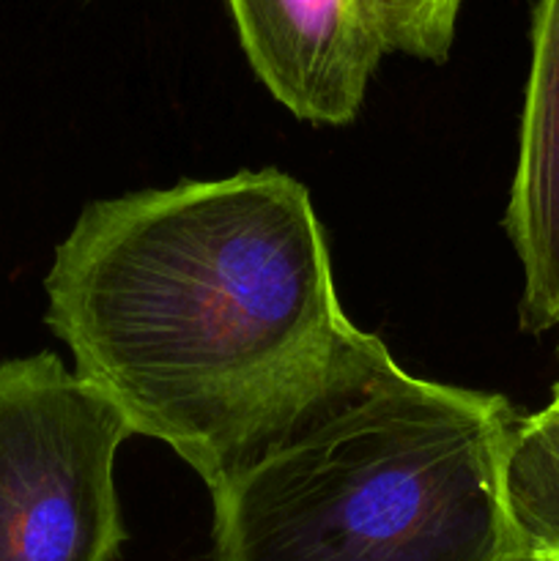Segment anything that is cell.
I'll list each match as a JSON object with an SVG mask.
<instances>
[{
    "label": "cell",
    "instance_id": "obj_1",
    "mask_svg": "<svg viewBox=\"0 0 559 561\" xmlns=\"http://www.w3.org/2000/svg\"><path fill=\"white\" fill-rule=\"evenodd\" d=\"M44 288L77 376L208 491L389 354L340 307L307 186L272 168L93 201Z\"/></svg>",
    "mask_w": 559,
    "mask_h": 561
},
{
    "label": "cell",
    "instance_id": "obj_2",
    "mask_svg": "<svg viewBox=\"0 0 559 561\" xmlns=\"http://www.w3.org/2000/svg\"><path fill=\"white\" fill-rule=\"evenodd\" d=\"M518 416L387 354L214 488V561H526L504 507Z\"/></svg>",
    "mask_w": 559,
    "mask_h": 561
},
{
    "label": "cell",
    "instance_id": "obj_3",
    "mask_svg": "<svg viewBox=\"0 0 559 561\" xmlns=\"http://www.w3.org/2000/svg\"><path fill=\"white\" fill-rule=\"evenodd\" d=\"M124 414L55 354L0 365V561H113Z\"/></svg>",
    "mask_w": 559,
    "mask_h": 561
},
{
    "label": "cell",
    "instance_id": "obj_4",
    "mask_svg": "<svg viewBox=\"0 0 559 561\" xmlns=\"http://www.w3.org/2000/svg\"><path fill=\"white\" fill-rule=\"evenodd\" d=\"M258 80L299 121L356 118L387 53L367 0H228Z\"/></svg>",
    "mask_w": 559,
    "mask_h": 561
},
{
    "label": "cell",
    "instance_id": "obj_5",
    "mask_svg": "<svg viewBox=\"0 0 559 561\" xmlns=\"http://www.w3.org/2000/svg\"><path fill=\"white\" fill-rule=\"evenodd\" d=\"M504 230L524 272L521 329L559 327V0H537L532 66L521 115Z\"/></svg>",
    "mask_w": 559,
    "mask_h": 561
},
{
    "label": "cell",
    "instance_id": "obj_6",
    "mask_svg": "<svg viewBox=\"0 0 559 561\" xmlns=\"http://www.w3.org/2000/svg\"><path fill=\"white\" fill-rule=\"evenodd\" d=\"M504 507L526 561H559V394L515 422L504 455Z\"/></svg>",
    "mask_w": 559,
    "mask_h": 561
},
{
    "label": "cell",
    "instance_id": "obj_7",
    "mask_svg": "<svg viewBox=\"0 0 559 561\" xmlns=\"http://www.w3.org/2000/svg\"><path fill=\"white\" fill-rule=\"evenodd\" d=\"M387 53L442 64L455 38L460 0H367Z\"/></svg>",
    "mask_w": 559,
    "mask_h": 561
},
{
    "label": "cell",
    "instance_id": "obj_8",
    "mask_svg": "<svg viewBox=\"0 0 559 561\" xmlns=\"http://www.w3.org/2000/svg\"><path fill=\"white\" fill-rule=\"evenodd\" d=\"M551 394H559V381L554 383V389H551Z\"/></svg>",
    "mask_w": 559,
    "mask_h": 561
},
{
    "label": "cell",
    "instance_id": "obj_9",
    "mask_svg": "<svg viewBox=\"0 0 559 561\" xmlns=\"http://www.w3.org/2000/svg\"><path fill=\"white\" fill-rule=\"evenodd\" d=\"M557 356H559V351H557Z\"/></svg>",
    "mask_w": 559,
    "mask_h": 561
}]
</instances>
